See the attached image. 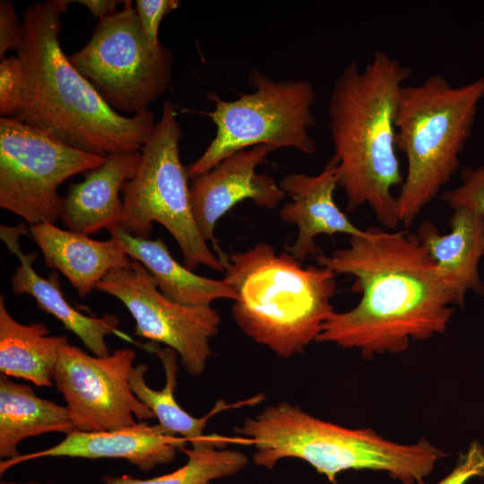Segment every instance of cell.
I'll return each instance as SVG.
<instances>
[{"instance_id":"obj_6","label":"cell","mask_w":484,"mask_h":484,"mask_svg":"<svg viewBox=\"0 0 484 484\" xmlns=\"http://www.w3.org/2000/svg\"><path fill=\"white\" fill-rule=\"evenodd\" d=\"M484 98V75L453 86L440 73L403 85L395 110V145L407 160L396 197L400 223L409 227L457 172Z\"/></svg>"},{"instance_id":"obj_26","label":"cell","mask_w":484,"mask_h":484,"mask_svg":"<svg viewBox=\"0 0 484 484\" xmlns=\"http://www.w3.org/2000/svg\"><path fill=\"white\" fill-rule=\"evenodd\" d=\"M24 76L17 56L5 57L0 62V115L13 118L22 105Z\"/></svg>"},{"instance_id":"obj_25","label":"cell","mask_w":484,"mask_h":484,"mask_svg":"<svg viewBox=\"0 0 484 484\" xmlns=\"http://www.w3.org/2000/svg\"><path fill=\"white\" fill-rule=\"evenodd\" d=\"M462 183L441 194V200L453 210L464 208L484 214V166L464 168Z\"/></svg>"},{"instance_id":"obj_30","label":"cell","mask_w":484,"mask_h":484,"mask_svg":"<svg viewBox=\"0 0 484 484\" xmlns=\"http://www.w3.org/2000/svg\"><path fill=\"white\" fill-rule=\"evenodd\" d=\"M73 2L84 5L99 21L116 13L118 11L117 5L125 3V1L118 0H76Z\"/></svg>"},{"instance_id":"obj_23","label":"cell","mask_w":484,"mask_h":484,"mask_svg":"<svg viewBox=\"0 0 484 484\" xmlns=\"http://www.w3.org/2000/svg\"><path fill=\"white\" fill-rule=\"evenodd\" d=\"M162 362L166 383L163 389L157 391L147 385L144 374L148 365L144 363L133 367L129 375V385L134 394L146 405L158 419L159 424L168 432L180 435L191 445H200L208 441L212 435H203V429L208 419L217 412L226 409L222 401L218 402L212 411L203 418H194L187 413L177 402L174 392L177 385L178 371L177 351L166 347L160 349L152 347Z\"/></svg>"},{"instance_id":"obj_11","label":"cell","mask_w":484,"mask_h":484,"mask_svg":"<svg viewBox=\"0 0 484 484\" xmlns=\"http://www.w3.org/2000/svg\"><path fill=\"white\" fill-rule=\"evenodd\" d=\"M96 290L120 300L135 321V335L171 348L192 376H200L211 355L210 340L220 318L212 307H186L167 298L137 260L110 271Z\"/></svg>"},{"instance_id":"obj_18","label":"cell","mask_w":484,"mask_h":484,"mask_svg":"<svg viewBox=\"0 0 484 484\" xmlns=\"http://www.w3.org/2000/svg\"><path fill=\"white\" fill-rule=\"evenodd\" d=\"M453 211L449 233L442 234L431 221L424 220L416 235L436 262L456 305L462 307L468 291L484 294L479 272L484 256V214L464 208Z\"/></svg>"},{"instance_id":"obj_29","label":"cell","mask_w":484,"mask_h":484,"mask_svg":"<svg viewBox=\"0 0 484 484\" xmlns=\"http://www.w3.org/2000/svg\"><path fill=\"white\" fill-rule=\"evenodd\" d=\"M23 39V24L20 21L13 4L9 0L0 1V58H5L8 50L21 46Z\"/></svg>"},{"instance_id":"obj_7","label":"cell","mask_w":484,"mask_h":484,"mask_svg":"<svg viewBox=\"0 0 484 484\" xmlns=\"http://www.w3.org/2000/svg\"><path fill=\"white\" fill-rule=\"evenodd\" d=\"M182 130L174 104L165 100L161 116L141 150L135 176L122 192L123 215L119 227L132 236L149 238L154 221L174 238L183 264L224 271V264L209 248L195 222L186 168L180 160Z\"/></svg>"},{"instance_id":"obj_13","label":"cell","mask_w":484,"mask_h":484,"mask_svg":"<svg viewBox=\"0 0 484 484\" xmlns=\"http://www.w3.org/2000/svg\"><path fill=\"white\" fill-rule=\"evenodd\" d=\"M272 151L264 144L239 151L193 180V213L206 241L216 246L217 221L239 202L250 199L259 207L274 209L284 199L286 194L272 176L256 172Z\"/></svg>"},{"instance_id":"obj_4","label":"cell","mask_w":484,"mask_h":484,"mask_svg":"<svg viewBox=\"0 0 484 484\" xmlns=\"http://www.w3.org/2000/svg\"><path fill=\"white\" fill-rule=\"evenodd\" d=\"M233 431L255 446L252 459L257 466L271 470L281 459H300L333 484L347 470L382 471L402 484H421L446 455L425 438L399 444L371 428L324 421L284 401L246 419Z\"/></svg>"},{"instance_id":"obj_8","label":"cell","mask_w":484,"mask_h":484,"mask_svg":"<svg viewBox=\"0 0 484 484\" xmlns=\"http://www.w3.org/2000/svg\"><path fill=\"white\" fill-rule=\"evenodd\" d=\"M250 93L223 100L212 94V111L204 113L216 125L214 138L203 154L187 168L194 180L225 158L239 151L264 144L272 151L293 148L312 155L316 143L310 130L315 125L313 107L315 90L307 80L275 81L263 71L248 74Z\"/></svg>"},{"instance_id":"obj_21","label":"cell","mask_w":484,"mask_h":484,"mask_svg":"<svg viewBox=\"0 0 484 484\" xmlns=\"http://www.w3.org/2000/svg\"><path fill=\"white\" fill-rule=\"evenodd\" d=\"M42 322L23 324L7 311L0 297V371L39 387L53 385V374L60 349L67 341L63 335H48Z\"/></svg>"},{"instance_id":"obj_22","label":"cell","mask_w":484,"mask_h":484,"mask_svg":"<svg viewBox=\"0 0 484 484\" xmlns=\"http://www.w3.org/2000/svg\"><path fill=\"white\" fill-rule=\"evenodd\" d=\"M75 430L68 409L42 399L34 390L0 376V457L15 458L22 440L49 432Z\"/></svg>"},{"instance_id":"obj_5","label":"cell","mask_w":484,"mask_h":484,"mask_svg":"<svg viewBox=\"0 0 484 484\" xmlns=\"http://www.w3.org/2000/svg\"><path fill=\"white\" fill-rule=\"evenodd\" d=\"M235 290L232 315L253 341L288 359L316 341L334 312L336 274L321 265L303 267L288 250L277 254L259 242L223 260Z\"/></svg>"},{"instance_id":"obj_1","label":"cell","mask_w":484,"mask_h":484,"mask_svg":"<svg viewBox=\"0 0 484 484\" xmlns=\"http://www.w3.org/2000/svg\"><path fill=\"white\" fill-rule=\"evenodd\" d=\"M369 230L368 237H350L347 247L331 255L315 256L336 275L353 276L351 289L362 294L353 308L333 313L315 341L358 349L366 359L444 333L456 306L416 233Z\"/></svg>"},{"instance_id":"obj_12","label":"cell","mask_w":484,"mask_h":484,"mask_svg":"<svg viewBox=\"0 0 484 484\" xmlns=\"http://www.w3.org/2000/svg\"><path fill=\"white\" fill-rule=\"evenodd\" d=\"M136 358L132 349L92 357L68 342L60 349L53 380L81 431H108L155 416L132 392L129 375Z\"/></svg>"},{"instance_id":"obj_2","label":"cell","mask_w":484,"mask_h":484,"mask_svg":"<svg viewBox=\"0 0 484 484\" xmlns=\"http://www.w3.org/2000/svg\"><path fill=\"white\" fill-rule=\"evenodd\" d=\"M70 3L38 2L22 13L23 39L15 52L24 91L13 118L91 154L141 151L156 125L154 114H119L73 66L59 42L61 14Z\"/></svg>"},{"instance_id":"obj_10","label":"cell","mask_w":484,"mask_h":484,"mask_svg":"<svg viewBox=\"0 0 484 484\" xmlns=\"http://www.w3.org/2000/svg\"><path fill=\"white\" fill-rule=\"evenodd\" d=\"M106 157L73 148L9 117L0 118V207L30 226L56 223L63 198L58 187L100 166Z\"/></svg>"},{"instance_id":"obj_28","label":"cell","mask_w":484,"mask_h":484,"mask_svg":"<svg viewBox=\"0 0 484 484\" xmlns=\"http://www.w3.org/2000/svg\"><path fill=\"white\" fill-rule=\"evenodd\" d=\"M472 477H484V448L477 442L471 443L466 453L459 454L449 474L434 484H465Z\"/></svg>"},{"instance_id":"obj_16","label":"cell","mask_w":484,"mask_h":484,"mask_svg":"<svg viewBox=\"0 0 484 484\" xmlns=\"http://www.w3.org/2000/svg\"><path fill=\"white\" fill-rule=\"evenodd\" d=\"M141 151L115 153L73 184L63 197L60 219L69 230L93 235L118 226L123 215L122 192L136 174Z\"/></svg>"},{"instance_id":"obj_15","label":"cell","mask_w":484,"mask_h":484,"mask_svg":"<svg viewBox=\"0 0 484 484\" xmlns=\"http://www.w3.org/2000/svg\"><path fill=\"white\" fill-rule=\"evenodd\" d=\"M281 188L290 196L279 211L281 219L298 228V236L288 251L298 260L321 254L315 239L320 235L338 233L350 237H368L369 229L355 226L334 202L338 186V164L332 157L323 170L315 176L305 173L288 174L279 182Z\"/></svg>"},{"instance_id":"obj_14","label":"cell","mask_w":484,"mask_h":484,"mask_svg":"<svg viewBox=\"0 0 484 484\" xmlns=\"http://www.w3.org/2000/svg\"><path fill=\"white\" fill-rule=\"evenodd\" d=\"M188 441L171 434L160 424L141 421L131 426L108 431L73 430L57 445L48 449L15 458L2 460L0 473L32 459L44 457H75L84 459H125L142 471L171 462L177 452Z\"/></svg>"},{"instance_id":"obj_27","label":"cell","mask_w":484,"mask_h":484,"mask_svg":"<svg viewBox=\"0 0 484 484\" xmlns=\"http://www.w3.org/2000/svg\"><path fill=\"white\" fill-rule=\"evenodd\" d=\"M180 4L178 0H136L135 10L148 41L153 45L160 43L158 30L163 17Z\"/></svg>"},{"instance_id":"obj_9","label":"cell","mask_w":484,"mask_h":484,"mask_svg":"<svg viewBox=\"0 0 484 484\" xmlns=\"http://www.w3.org/2000/svg\"><path fill=\"white\" fill-rule=\"evenodd\" d=\"M73 66L114 110L137 114L159 99L172 80L173 54L145 37L131 0L99 21Z\"/></svg>"},{"instance_id":"obj_20","label":"cell","mask_w":484,"mask_h":484,"mask_svg":"<svg viewBox=\"0 0 484 484\" xmlns=\"http://www.w3.org/2000/svg\"><path fill=\"white\" fill-rule=\"evenodd\" d=\"M127 255L139 261L153 277L160 291L169 300L186 307H212L217 299L236 300L233 288L223 279L194 273L173 258L162 239L134 237L119 226L108 229Z\"/></svg>"},{"instance_id":"obj_24","label":"cell","mask_w":484,"mask_h":484,"mask_svg":"<svg viewBox=\"0 0 484 484\" xmlns=\"http://www.w3.org/2000/svg\"><path fill=\"white\" fill-rule=\"evenodd\" d=\"M238 438L213 435L212 437L197 445L182 447L187 461L179 469L151 479H136L127 475L121 477L105 476L103 484H211L212 480L233 476L246 468L248 457L242 452L225 447ZM3 484H39L3 482Z\"/></svg>"},{"instance_id":"obj_19","label":"cell","mask_w":484,"mask_h":484,"mask_svg":"<svg viewBox=\"0 0 484 484\" xmlns=\"http://www.w3.org/2000/svg\"><path fill=\"white\" fill-rule=\"evenodd\" d=\"M30 232L45 264L61 272L81 297L96 289L110 271L125 267L132 260L120 242L112 237L104 241L95 240L50 222L30 226Z\"/></svg>"},{"instance_id":"obj_3","label":"cell","mask_w":484,"mask_h":484,"mask_svg":"<svg viewBox=\"0 0 484 484\" xmlns=\"http://www.w3.org/2000/svg\"><path fill=\"white\" fill-rule=\"evenodd\" d=\"M411 69L383 51L360 68L345 65L334 82L327 106L328 127L338 164V186L347 210L369 205L389 229L399 223L393 189L402 175L395 145V110Z\"/></svg>"},{"instance_id":"obj_17","label":"cell","mask_w":484,"mask_h":484,"mask_svg":"<svg viewBox=\"0 0 484 484\" xmlns=\"http://www.w3.org/2000/svg\"><path fill=\"white\" fill-rule=\"evenodd\" d=\"M21 228L1 226L0 236L9 250L20 260L11 278V287L16 295L32 296L39 307L58 319L63 325L80 338L82 343L97 357L110 355L106 337L117 332L120 320L105 314L100 317L86 315L73 307L64 297L56 271L48 278L39 275L32 264L37 253L23 254L19 246Z\"/></svg>"}]
</instances>
